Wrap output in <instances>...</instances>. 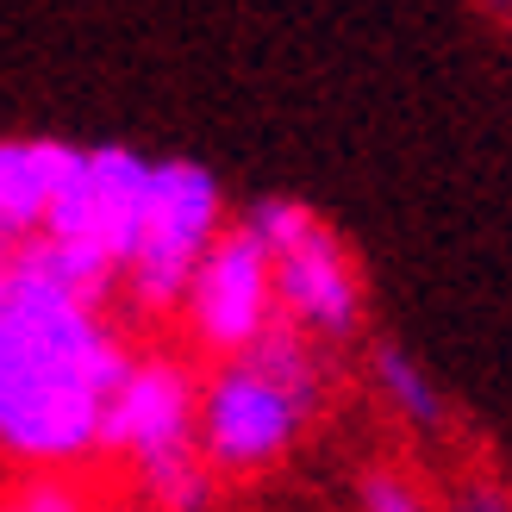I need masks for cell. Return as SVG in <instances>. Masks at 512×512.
Segmentation results:
<instances>
[{"instance_id": "11", "label": "cell", "mask_w": 512, "mask_h": 512, "mask_svg": "<svg viewBox=\"0 0 512 512\" xmlns=\"http://www.w3.org/2000/svg\"><path fill=\"white\" fill-rule=\"evenodd\" d=\"M0 512H107V506H94L75 475H19Z\"/></svg>"}, {"instance_id": "14", "label": "cell", "mask_w": 512, "mask_h": 512, "mask_svg": "<svg viewBox=\"0 0 512 512\" xmlns=\"http://www.w3.org/2000/svg\"><path fill=\"white\" fill-rule=\"evenodd\" d=\"M107 512H150V506H144V500H132V506H107Z\"/></svg>"}, {"instance_id": "3", "label": "cell", "mask_w": 512, "mask_h": 512, "mask_svg": "<svg viewBox=\"0 0 512 512\" xmlns=\"http://www.w3.org/2000/svg\"><path fill=\"white\" fill-rule=\"evenodd\" d=\"M100 463H119L150 512H213L219 475L200 456V375L175 350H138L107 413Z\"/></svg>"}, {"instance_id": "1", "label": "cell", "mask_w": 512, "mask_h": 512, "mask_svg": "<svg viewBox=\"0 0 512 512\" xmlns=\"http://www.w3.org/2000/svg\"><path fill=\"white\" fill-rule=\"evenodd\" d=\"M132 344L100 281L38 244L0 269V456L19 475L100 463L107 413L132 375Z\"/></svg>"}, {"instance_id": "7", "label": "cell", "mask_w": 512, "mask_h": 512, "mask_svg": "<svg viewBox=\"0 0 512 512\" xmlns=\"http://www.w3.org/2000/svg\"><path fill=\"white\" fill-rule=\"evenodd\" d=\"M175 325H182L188 350L207 356V363H225V356H244L263 338H275L281 294H275V256L263 250V238L232 225L200 263V275L188 281Z\"/></svg>"}, {"instance_id": "4", "label": "cell", "mask_w": 512, "mask_h": 512, "mask_svg": "<svg viewBox=\"0 0 512 512\" xmlns=\"http://www.w3.org/2000/svg\"><path fill=\"white\" fill-rule=\"evenodd\" d=\"M225 232H232V207H225L219 175L207 163L163 157L157 175H150L138 244H132L125 275H119L125 313H138V319H175V313H182L188 281L200 275V263L213 256V244Z\"/></svg>"}, {"instance_id": "12", "label": "cell", "mask_w": 512, "mask_h": 512, "mask_svg": "<svg viewBox=\"0 0 512 512\" xmlns=\"http://www.w3.org/2000/svg\"><path fill=\"white\" fill-rule=\"evenodd\" d=\"M444 512H512V494L500 488V481H481V475H475V481H463V488L450 494Z\"/></svg>"}, {"instance_id": "6", "label": "cell", "mask_w": 512, "mask_h": 512, "mask_svg": "<svg viewBox=\"0 0 512 512\" xmlns=\"http://www.w3.org/2000/svg\"><path fill=\"white\" fill-rule=\"evenodd\" d=\"M150 175H157V163L138 157V150H125V144H94V150H82V169H75V182L63 194L57 219L44 225L38 250L63 256L69 269H82L107 294H119L125 256H132L138 225H144Z\"/></svg>"}, {"instance_id": "13", "label": "cell", "mask_w": 512, "mask_h": 512, "mask_svg": "<svg viewBox=\"0 0 512 512\" xmlns=\"http://www.w3.org/2000/svg\"><path fill=\"white\" fill-rule=\"evenodd\" d=\"M488 13H494V19H500V32H506V38H512V0H488Z\"/></svg>"}, {"instance_id": "5", "label": "cell", "mask_w": 512, "mask_h": 512, "mask_svg": "<svg viewBox=\"0 0 512 512\" xmlns=\"http://www.w3.org/2000/svg\"><path fill=\"white\" fill-rule=\"evenodd\" d=\"M238 225L256 232L263 250L275 256V294H281V325L288 331L313 344H344L363 331V269L313 207L269 194V200H250Z\"/></svg>"}, {"instance_id": "9", "label": "cell", "mask_w": 512, "mask_h": 512, "mask_svg": "<svg viewBox=\"0 0 512 512\" xmlns=\"http://www.w3.org/2000/svg\"><path fill=\"white\" fill-rule=\"evenodd\" d=\"M369 381H375V400L388 406V413H394L406 431H444L450 406H444V388L425 375L419 356L381 344V350L369 356Z\"/></svg>"}, {"instance_id": "10", "label": "cell", "mask_w": 512, "mask_h": 512, "mask_svg": "<svg viewBox=\"0 0 512 512\" xmlns=\"http://www.w3.org/2000/svg\"><path fill=\"white\" fill-rule=\"evenodd\" d=\"M356 512H438V500H431V488L419 475L375 463V469L356 475Z\"/></svg>"}, {"instance_id": "2", "label": "cell", "mask_w": 512, "mask_h": 512, "mask_svg": "<svg viewBox=\"0 0 512 512\" xmlns=\"http://www.w3.org/2000/svg\"><path fill=\"white\" fill-rule=\"evenodd\" d=\"M325 344L281 325L244 356L200 375V456L219 481H256L300 450L325 406Z\"/></svg>"}, {"instance_id": "8", "label": "cell", "mask_w": 512, "mask_h": 512, "mask_svg": "<svg viewBox=\"0 0 512 512\" xmlns=\"http://www.w3.org/2000/svg\"><path fill=\"white\" fill-rule=\"evenodd\" d=\"M75 169H82V144H69V138L32 132V138L0 144V238H7V250H25L44 238Z\"/></svg>"}]
</instances>
